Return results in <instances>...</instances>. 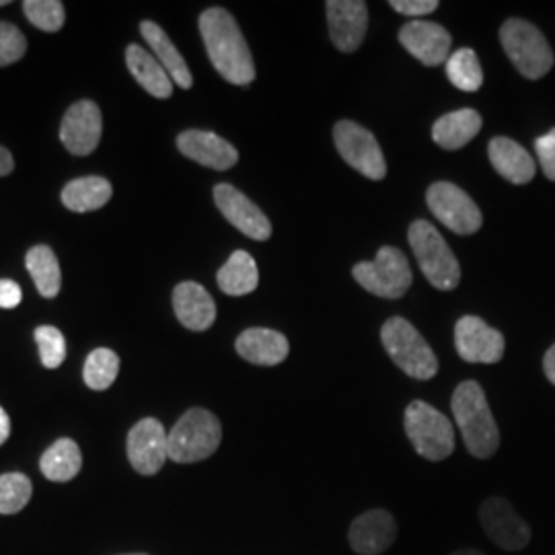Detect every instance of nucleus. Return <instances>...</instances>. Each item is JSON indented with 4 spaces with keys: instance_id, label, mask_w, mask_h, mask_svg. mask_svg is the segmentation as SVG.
I'll list each match as a JSON object with an SVG mask.
<instances>
[{
    "instance_id": "nucleus-1",
    "label": "nucleus",
    "mask_w": 555,
    "mask_h": 555,
    "mask_svg": "<svg viewBox=\"0 0 555 555\" xmlns=\"http://www.w3.org/2000/svg\"><path fill=\"white\" fill-rule=\"evenodd\" d=\"M199 34L206 46L208 59L219 70L220 77L237 87H247L256 79V64L247 41L238 29L235 17L212 7L199 15Z\"/></svg>"
},
{
    "instance_id": "nucleus-2",
    "label": "nucleus",
    "mask_w": 555,
    "mask_h": 555,
    "mask_svg": "<svg viewBox=\"0 0 555 555\" xmlns=\"http://www.w3.org/2000/svg\"><path fill=\"white\" fill-rule=\"evenodd\" d=\"M451 408L467 451L477 459L494 455L500 447V433L479 383H461L453 393Z\"/></svg>"
},
{
    "instance_id": "nucleus-3",
    "label": "nucleus",
    "mask_w": 555,
    "mask_h": 555,
    "mask_svg": "<svg viewBox=\"0 0 555 555\" xmlns=\"http://www.w3.org/2000/svg\"><path fill=\"white\" fill-rule=\"evenodd\" d=\"M380 341L397 366L417 380L437 377L438 360L416 327L403 318L389 319L380 330Z\"/></svg>"
},
{
    "instance_id": "nucleus-4",
    "label": "nucleus",
    "mask_w": 555,
    "mask_h": 555,
    "mask_svg": "<svg viewBox=\"0 0 555 555\" xmlns=\"http://www.w3.org/2000/svg\"><path fill=\"white\" fill-rule=\"evenodd\" d=\"M222 428L219 417L204 408H194L179 417L173 430L167 435L169 459L176 463H198L217 453Z\"/></svg>"
},
{
    "instance_id": "nucleus-5",
    "label": "nucleus",
    "mask_w": 555,
    "mask_h": 555,
    "mask_svg": "<svg viewBox=\"0 0 555 555\" xmlns=\"http://www.w3.org/2000/svg\"><path fill=\"white\" fill-rule=\"evenodd\" d=\"M420 270L438 291H453L461 282V266L447 241L426 220L412 222L408 231Z\"/></svg>"
},
{
    "instance_id": "nucleus-6",
    "label": "nucleus",
    "mask_w": 555,
    "mask_h": 555,
    "mask_svg": "<svg viewBox=\"0 0 555 555\" xmlns=\"http://www.w3.org/2000/svg\"><path fill=\"white\" fill-rule=\"evenodd\" d=\"M500 41L506 56L522 77L541 79L554 68V50L533 23L525 20L506 21L500 29Z\"/></svg>"
},
{
    "instance_id": "nucleus-7",
    "label": "nucleus",
    "mask_w": 555,
    "mask_h": 555,
    "mask_svg": "<svg viewBox=\"0 0 555 555\" xmlns=\"http://www.w3.org/2000/svg\"><path fill=\"white\" fill-rule=\"evenodd\" d=\"M405 435L417 455L428 461H442L455 451L453 424L437 408L424 401H412L405 410Z\"/></svg>"
},
{
    "instance_id": "nucleus-8",
    "label": "nucleus",
    "mask_w": 555,
    "mask_h": 555,
    "mask_svg": "<svg viewBox=\"0 0 555 555\" xmlns=\"http://www.w3.org/2000/svg\"><path fill=\"white\" fill-rule=\"evenodd\" d=\"M358 284L380 298H401L412 286V268L408 258L391 245L378 249L373 261H360L352 270Z\"/></svg>"
},
{
    "instance_id": "nucleus-9",
    "label": "nucleus",
    "mask_w": 555,
    "mask_h": 555,
    "mask_svg": "<svg viewBox=\"0 0 555 555\" xmlns=\"http://www.w3.org/2000/svg\"><path fill=\"white\" fill-rule=\"evenodd\" d=\"M337 153L358 173L364 178L385 179L387 176V163L383 157V151L378 146L377 139L371 130L360 126L357 121L341 119L334 128Z\"/></svg>"
},
{
    "instance_id": "nucleus-10",
    "label": "nucleus",
    "mask_w": 555,
    "mask_h": 555,
    "mask_svg": "<svg viewBox=\"0 0 555 555\" xmlns=\"http://www.w3.org/2000/svg\"><path fill=\"white\" fill-rule=\"evenodd\" d=\"M426 202L430 212L456 235H474L483 224L479 206L455 183H433L426 192Z\"/></svg>"
},
{
    "instance_id": "nucleus-11",
    "label": "nucleus",
    "mask_w": 555,
    "mask_h": 555,
    "mask_svg": "<svg viewBox=\"0 0 555 555\" xmlns=\"http://www.w3.org/2000/svg\"><path fill=\"white\" fill-rule=\"evenodd\" d=\"M479 522L486 535L506 552H518L531 541V527L504 498H488L479 508Z\"/></svg>"
},
{
    "instance_id": "nucleus-12",
    "label": "nucleus",
    "mask_w": 555,
    "mask_h": 555,
    "mask_svg": "<svg viewBox=\"0 0 555 555\" xmlns=\"http://www.w3.org/2000/svg\"><path fill=\"white\" fill-rule=\"evenodd\" d=\"M455 348L459 357L472 364H496L504 357V336L483 319L465 315L455 325Z\"/></svg>"
},
{
    "instance_id": "nucleus-13",
    "label": "nucleus",
    "mask_w": 555,
    "mask_h": 555,
    "mask_svg": "<svg viewBox=\"0 0 555 555\" xmlns=\"http://www.w3.org/2000/svg\"><path fill=\"white\" fill-rule=\"evenodd\" d=\"M103 119L98 103L77 101L68 107L60 126V140L70 155L87 157L100 146Z\"/></svg>"
},
{
    "instance_id": "nucleus-14",
    "label": "nucleus",
    "mask_w": 555,
    "mask_h": 555,
    "mask_svg": "<svg viewBox=\"0 0 555 555\" xmlns=\"http://www.w3.org/2000/svg\"><path fill=\"white\" fill-rule=\"evenodd\" d=\"M215 202L220 215L238 229L245 237L254 241H268L272 237V222L261 212L258 204H254L237 188L229 183H219L215 188Z\"/></svg>"
},
{
    "instance_id": "nucleus-15",
    "label": "nucleus",
    "mask_w": 555,
    "mask_h": 555,
    "mask_svg": "<svg viewBox=\"0 0 555 555\" xmlns=\"http://www.w3.org/2000/svg\"><path fill=\"white\" fill-rule=\"evenodd\" d=\"M169 456L167 433L159 420L144 417L128 435V459L142 476H155Z\"/></svg>"
},
{
    "instance_id": "nucleus-16",
    "label": "nucleus",
    "mask_w": 555,
    "mask_h": 555,
    "mask_svg": "<svg viewBox=\"0 0 555 555\" xmlns=\"http://www.w3.org/2000/svg\"><path fill=\"white\" fill-rule=\"evenodd\" d=\"M399 41L422 64L438 66L451 56L453 38L440 23L414 20L401 27Z\"/></svg>"
},
{
    "instance_id": "nucleus-17",
    "label": "nucleus",
    "mask_w": 555,
    "mask_h": 555,
    "mask_svg": "<svg viewBox=\"0 0 555 555\" xmlns=\"http://www.w3.org/2000/svg\"><path fill=\"white\" fill-rule=\"evenodd\" d=\"M330 36L339 52H357L366 36L369 9L362 0H330L325 4Z\"/></svg>"
},
{
    "instance_id": "nucleus-18",
    "label": "nucleus",
    "mask_w": 555,
    "mask_h": 555,
    "mask_svg": "<svg viewBox=\"0 0 555 555\" xmlns=\"http://www.w3.org/2000/svg\"><path fill=\"white\" fill-rule=\"evenodd\" d=\"M178 149L188 157L204 167L227 171L238 160L237 149L229 140L220 139L206 130H185L178 137Z\"/></svg>"
},
{
    "instance_id": "nucleus-19",
    "label": "nucleus",
    "mask_w": 555,
    "mask_h": 555,
    "mask_svg": "<svg viewBox=\"0 0 555 555\" xmlns=\"http://www.w3.org/2000/svg\"><path fill=\"white\" fill-rule=\"evenodd\" d=\"M397 539V522L387 511H369L350 527V545L358 555H378Z\"/></svg>"
},
{
    "instance_id": "nucleus-20",
    "label": "nucleus",
    "mask_w": 555,
    "mask_h": 555,
    "mask_svg": "<svg viewBox=\"0 0 555 555\" xmlns=\"http://www.w3.org/2000/svg\"><path fill=\"white\" fill-rule=\"evenodd\" d=\"M173 311L179 323L192 332H206L217 321V302L196 282H181L173 291Z\"/></svg>"
},
{
    "instance_id": "nucleus-21",
    "label": "nucleus",
    "mask_w": 555,
    "mask_h": 555,
    "mask_svg": "<svg viewBox=\"0 0 555 555\" xmlns=\"http://www.w3.org/2000/svg\"><path fill=\"white\" fill-rule=\"evenodd\" d=\"M238 357L258 366H276L284 362L291 352L286 336L268 327H251L237 337Z\"/></svg>"
},
{
    "instance_id": "nucleus-22",
    "label": "nucleus",
    "mask_w": 555,
    "mask_h": 555,
    "mask_svg": "<svg viewBox=\"0 0 555 555\" xmlns=\"http://www.w3.org/2000/svg\"><path fill=\"white\" fill-rule=\"evenodd\" d=\"M488 155L498 173L515 185H525L535 178V159L515 140L504 137L490 140Z\"/></svg>"
},
{
    "instance_id": "nucleus-23",
    "label": "nucleus",
    "mask_w": 555,
    "mask_h": 555,
    "mask_svg": "<svg viewBox=\"0 0 555 555\" xmlns=\"http://www.w3.org/2000/svg\"><path fill=\"white\" fill-rule=\"evenodd\" d=\"M126 66L140 87L157 100H169L173 95V80L160 66L159 60L151 56L139 43L126 48Z\"/></svg>"
},
{
    "instance_id": "nucleus-24",
    "label": "nucleus",
    "mask_w": 555,
    "mask_h": 555,
    "mask_svg": "<svg viewBox=\"0 0 555 555\" xmlns=\"http://www.w3.org/2000/svg\"><path fill=\"white\" fill-rule=\"evenodd\" d=\"M140 34L155 52V59L159 60L160 66L167 70L169 79L173 80L181 89H192L194 77L190 73V66L185 64L183 56L179 54L176 43L169 40V36L163 31V27L153 21L140 23Z\"/></svg>"
},
{
    "instance_id": "nucleus-25",
    "label": "nucleus",
    "mask_w": 555,
    "mask_h": 555,
    "mask_svg": "<svg viewBox=\"0 0 555 555\" xmlns=\"http://www.w3.org/2000/svg\"><path fill=\"white\" fill-rule=\"evenodd\" d=\"M481 124L483 121L476 109H456L435 121L433 139L444 151H459L476 139L481 130Z\"/></svg>"
},
{
    "instance_id": "nucleus-26",
    "label": "nucleus",
    "mask_w": 555,
    "mask_h": 555,
    "mask_svg": "<svg viewBox=\"0 0 555 555\" xmlns=\"http://www.w3.org/2000/svg\"><path fill=\"white\" fill-rule=\"evenodd\" d=\"M114 194L112 183L100 176L73 179L62 190V202L73 212H93L103 208Z\"/></svg>"
},
{
    "instance_id": "nucleus-27",
    "label": "nucleus",
    "mask_w": 555,
    "mask_h": 555,
    "mask_svg": "<svg viewBox=\"0 0 555 555\" xmlns=\"http://www.w3.org/2000/svg\"><path fill=\"white\" fill-rule=\"evenodd\" d=\"M220 291L231 297H243L258 288L259 270L247 251H235L217 274Z\"/></svg>"
},
{
    "instance_id": "nucleus-28",
    "label": "nucleus",
    "mask_w": 555,
    "mask_h": 555,
    "mask_svg": "<svg viewBox=\"0 0 555 555\" xmlns=\"http://www.w3.org/2000/svg\"><path fill=\"white\" fill-rule=\"evenodd\" d=\"M40 467L41 474L52 481H70L82 467L79 444L70 438H60L41 455Z\"/></svg>"
},
{
    "instance_id": "nucleus-29",
    "label": "nucleus",
    "mask_w": 555,
    "mask_h": 555,
    "mask_svg": "<svg viewBox=\"0 0 555 555\" xmlns=\"http://www.w3.org/2000/svg\"><path fill=\"white\" fill-rule=\"evenodd\" d=\"M27 272L34 278L41 297L54 298L62 286V274L56 254L48 245H36L27 254Z\"/></svg>"
},
{
    "instance_id": "nucleus-30",
    "label": "nucleus",
    "mask_w": 555,
    "mask_h": 555,
    "mask_svg": "<svg viewBox=\"0 0 555 555\" xmlns=\"http://www.w3.org/2000/svg\"><path fill=\"white\" fill-rule=\"evenodd\" d=\"M447 77L455 85L456 89L474 93L483 85V70L472 48H461L447 60Z\"/></svg>"
},
{
    "instance_id": "nucleus-31",
    "label": "nucleus",
    "mask_w": 555,
    "mask_h": 555,
    "mask_svg": "<svg viewBox=\"0 0 555 555\" xmlns=\"http://www.w3.org/2000/svg\"><path fill=\"white\" fill-rule=\"evenodd\" d=\"M118 354L114 350H107V348H98L87 358L82 377H85V383H87L89 389L105 391L114 385V380L118 378Z\"/></svg>"
},
{
    "instance_id": "nucleus-32",
    "label": "nucleus",
    "mask_w": 555,
    "mask_h": 555,
    "mask_svg": "<svg viewBox=\"0 0 555 555\" xmlns=\"http://www.w3.org/2000/svg\"><path fill=\"white\" fill-rule=\"evenodd\" d=\"M31 479L23 474L0 476V515H15L31 500Z\"/></svg>"
},
{
    "instance_id": "nucleus-33",
    "label": "nucleus",
    "mask_w": 555,
    "mask_h": 555,
    "mask_svg": "<svg viewBox=\"0 0 555 555\" xmlns=\"http://www.w3.org/2000/svg\"><path fill=\"white\" fill-rule=\"evenodd\" d=\"M23 13L27 20L31 21V25H36L38 29L48 34L60 31L66 20L64 4L60 0H25Z\"/></svg>"
},
{
    "instance_id": "nucleus-34",
    "label": "nucleus",
    "mask_w": 555,
    "mask_h": 555,
    "mask_svg": "<svg viewBox=\"0 0 555 555\" xmlns=\"http://www.w3.org/2000/svg\"><path fill=\"white\" fill-rule=\"evenodd\" d=\"M36 341L40 348L41 364L46 369H59L66 358V339L59 327L41 325L36 330Z\"/></svg>"
},
{
    "instance_id": "nucleus-35",
    "label": "nucleus",
    "mask_w": 555,
    "mask_h": 555,
    "mask_svg": "<svg viewBox=\"0 0 555 555\" xmlns=\"http://www.w3.org/2000/svg\"><path fill=\"white\" fill-rule=\"evenodd\" d=\"M27 52V40L20 27L7 21H0V66L20 62Z\"/></svg>"
},
{
    "instance_id": "nucleus-36",
    "label": "nucleus",
    "mask_w": 555,
    "mask_h": 555,
    "mask_svg": "<svg viewBox=\"0 0 555 555\" xmlns=\"http://www.w3.org/2000/svg\"><path fill=\"white\" fill-rule=\"evenodd\" d=\"M535 153L545 178L555 181V128L535 140Z\"/></svg>"
},
{
    "instance_id": "nucleus-37",
    "label": "nucleus",
    "mask_w": 555,
    "mask_h": 555,
    "mask_svg": "<svg viewBox=\"0 0 555 555\" xmlns=\"http://www.w3.org/2000/svg\"><path fill=\"white\" fill-rule=\"evenodd\" d=\"M389 7L397 11L399 15H408V17H424L435 13L438 7V0H391Z\"/></svg>"
},
{
    "instance_id": "nucleus-38",
    "label": "nucleus",
    "mask_w": 555,
    "mask_h": 555,
    "mask_svg": "<svg viewBox=\"0 0 555 555\" xmlns=\"http://www.w3.org/2000/svg\"><path fill=\"white\" fill-rule=\"evenodd\" d=\"M21 288L13 280H0V307L2 309H15L21 302Z\"/></svg>"
},
{
    "instance_id": "nucleus-39",
    "label": "nucleus",
    "mask_w": 555,
    "mask_h": 555,
    "mask_svg": "<svg viewBox=\"0 0 555 555\" xmlns=\"http://www.w3.org/2000/svg\"><path fill=\"white\" fill-rule=\"evenodd\" d=\"M13 169H15V159H13V155H11L4 146H0V178L9 176Z\"/></svg>"
},
{
    "instance_id": "nucleus-40",
    "label": "nucleus",
    "mask_w": 555,
    "mask_h": 555,
    "mask_svg": "<svg viewBox=\"0 0 555 555\" xmlns=\"http://www.w3.org/2000/svg\"><path fill=\"white\" fill-rule=\"evenodd\" d=\"M543 371H545V377L550 378L555 385V344L543 358Z\"/></svg>"
},
{
    "instance_id": "nucleus-41",
    "label": "nucleus",
    "mask_w": 555,
    "mask_h": 555,
    "mask_svg": "<svg viewBox=\"0 0 555 555\" xmlns=\"http://www.w3.org/2000/svg\"><path fill=\"white\" fill-rule=\"evenodd\" d=\"M9 435H11V420L7 416V412L0 408V444L7 442Z\"/></svg>"
},
{
    "instance_id": "nucleus-42",
    "label": "nucleus",
    "mask_w": 555,
    "mask_h": 555,
    "mask_svg": "<svg viewBox=\"0 0 555 555\" xmlns=\"http://www.w3.org/2000/svg\"><path fill=\"white\" fill-rule=\"evenodd\" d=\"M453 555H486L481 554V552H477V550H463V552H455Z\"/></svg>"
},
{
    "instance_id": "nucleus-43",
    "label": "nucleus",
    "mask_w": 555,
    "mask_h": 555,
    "mask_svg": "<svg viewBox=\"0 0 555 555\" xmlns=\"http://www.w3.org/2000/svg\"><path fill=\"white\" fill-rule=\"evenodd\" d=\"M9 4V0H0V7H7Z\"/></svg>"
},
{
    "instance_id": "nucleus-44",
    "label": "nucleus",
    "mask_w": 555,
    "mask_h": 555,
    "mask_svg": "<svg viewBox=\"0 0 555 555\" xmlns=\"http://www.w3.org/2000/svg\"><path fill=\"white\" fill-rule=\"evenodd\" d=\"M134 555H142V554H134Z\"/></svg>"
}]
</instances>
